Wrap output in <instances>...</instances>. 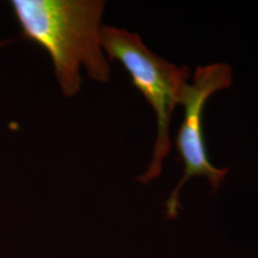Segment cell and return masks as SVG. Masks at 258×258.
Segmentation results:
<instances>
[{"label":"cell","mask_w":258,"mask_h":258,"mask_svg":"<svg viewBox=\"0 0 258 258\" xmlns=\"http://www.w3.org/2000/svg\"><path fill=\"white\" fill-rule=\"evenodd\" d=\"M23 36L49 54L61 91L72 97L82 88L80 67L99 83L111 69L101 47L103 0H12Z\"/></svg>","instance_id":"1"},{"label":"cell","mask_w":258,"mask_h":258,"mask_svg":"<svg viewBox=\"0 0 258 258\" xmlns=\"http://www.w3.org/2000/svg\"><path fill=\"white\" fill-rule=\"evenodd\" d=\"M99 36L108 61H118L131 74L132 85L143 93L156 114L157 138L152 159L146 172L137 177L138 182L147 184L161 175L163 161L171 150V115L178 105L190 70L161 59L145 46L137 32L102 25Z\"/></svg>","instance_id":"2"},{"label":"cell","mask_w":258,"mask_h":258,"mask_svg":"<svg viewBox=\"0 0 258 258\" xmlns=\"http://www.w3.org/2000/svg\"><path fill=\"white\" fill-rule=\"evenodd\" d=\"M233 80V71L227 63L215 62L199 66L194 73L192 83H185L180 92L178 105L184 108V117L179 125L175 145L184 164L182 179L166 200L167 215L175 218L179 206V191L191 177H205L213 192L220 188L227 176L228 167L218 169L209 160L203 131V114L208 99L221 90L228 89Z\"/></svg>","instance_id":"3"}]
</instances>
